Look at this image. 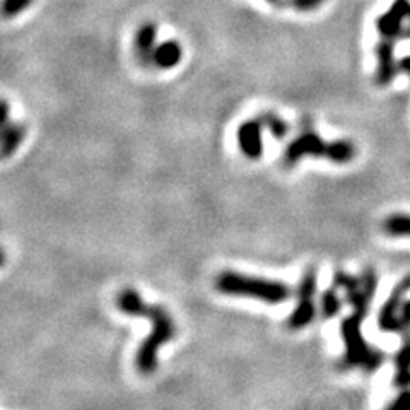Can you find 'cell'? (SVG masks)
Wrapping results in <instances>:
<instances>
[{"label": "cell", "instance_id": "obj_4", "mask_svg": "<svg viewBox=\"0 0 410 410\" xmlns=\"http://www.w3.org/2000/svg\"><path fill=\"white\" fill-rule=\"evenodd\" d=\"M332 285L345 294V303L350 306V313L362 320L367 318L378 290V273L373 267H366L359 275L337 270L333 273Z\"/></svg>", "mask_w": 410, "mask_h": 410}, {"label": "cell", "instance_id": "obj_21", "mask_svg": "<svg viewBox=\"0 0 410 410\" xmlns=\"http://www.w3.org/2000/svg\"><path fill=\"white\" fill-rule=\"evenodd\" d=\"M393 366H395V369H407V367H410V330L404 333L401 345L393 356Z\"/></svg>", "mask_w": 410, "mask_h": 410}, {"label": "cell", "instance_id": "obj_9", "mask_svg": "<svg viewBox=\"0 0 410 410\" xmlns=\"http://www.w3.org/2000/svg\"><path fill=\"white\" fill-rule=\"evenodd\" d=\"M157 26L152 21H145L137 28L134 36V51L135 58L140 65H152V55L157 46Z\"/></svg>", "mask_w": 410, "mask_h": 410}, {"label": "cell", "instance_id": "obj_27", "mask_svg": "<svg viewBox=\"0 0 410 410\" xmlns=\"http://www.w3.org/2000/svg\"><path fill=\"white\" fill-rule=\"evenodd\" d=\"M9 115H11V106L6 100H0V132L9 123Z\"/></svg>", "mask_w": 410, "mask_h": 410}, {"label": "cell", "instance_id": "obj_3", "mask_svg": "<svg viewBox=\"0 0 410 410\" xmlns=\"http://www.w3.org/2000/svg\"><path fill=\"white\" fill-rule=\"evenodd\" d=\"M139 316H145L152 325L149 337L142 342L135 356V367L140 374H152L157 369V352L177 335V323L168 310L157 305H144Z\"/></svg>", "mask_w": 410, "mask_h": 410}, {"label": "cell", "instance_id": "obj_14", "mask_svg": "<svg viewBox=\"0 0 410 410\" xmlns=\"http://www.w3.org/2000/svg\"><path fill=\"white\" fill-rule=\"evenodd\" d=\"M382 231L388 238H410V214L393 212L382 222Z\"/></svg>", "mask_w": 410, "mask_h": 410}, {"label": "cell", "instance_id": "obj_19", "mask_svg": "<svg viewBox=\"0 0 410 410\" xmlns=\"http://www.w3.org/2000/svg\"><path fill=\"white\" fill-rule=\"evenodd\" d=\"M318 294V270L315 267L308 268L298 282V288L294 290L296 299H316Z\"/></svg>", "mask_w": 410, "mask_h": 410}, {"label": "cell", "instance_id": "obj_10", "mask_svg": "<svg viewBox=\"0 0 410 410\" xmlns=\"http://www.w3.org/2000/svg\"><path fill=\"white\" fill-rule=\"evenodd\" d=\"M318 315L320 311L316 299H296V305H294L293 311L285 320V327L290 332L305 330L306 327H310L315 322Z\"/></svg>", "mask_w": 410, "mask_h": 410}, {"label": "cell", "instance_id": "obj_6", "mask_svg": "<svg viewBox=\"0 0 410 410\" xmlns=\"http://www.w3.org/2000/svg\"><path fill=\"white\" fill-rule=\"evenodd\" d=\"M410 293V273L405 275L399 284L393 288L390 296L379 308L378 316H376V325L378 330L383 333H401L404 335V328L400 322V308L401 303L405 301L407 294Z\"/></svg>", "mask_w": 410, "mask_h": 410}, {"label": "cell", "instance_id": "obj_2", "mask_svg": "<svg viewBox=\"0 0 410 410\" xmlns=\"http://www.w3.org/2000/svg\"><path fill=\"white\" fill-rule=\"evenodd\" d=\"M364 320L350 313L340 322V337L344 344V354L339 361L340 371L359 369L366 374H374L383 366L387 354L366 340L362 333Z\"/></svg>", "mask_w": 410, "mask_h": 410}, {"label": "cell", "instance_id": "obj_5", "mask_svg": "<svg viewBox=\"0 0 410 410\" xmlns=\"http://www.w3.org/2000/svg\"><path fill=\"white\" fill-rule=\"evenodd\" d=\"M328 142H325L322 135L315 130H305L288 144L284 154H282V164L284 168H294L299 161L306 157H323L327 159Z\"/></svg>", "mask_w": 410, "mask_h": 410}, {"label": "cell", "instance_id": "obj_28", "mask_svg": "<svg viewBox=\"0 0 410 410\" xmlns=\"http://www.w3.org/2000/svg\"><path fill=\"white\" fill-rule=\"evenodd\" d=\"M399 70L410 77V55H405V57L399 58Z\"/></svg>", "mask_w": 410, "mask_h": 410}, {"label": "cell", "instance_id": "obj_22", "mask_svg": "<svg viewBox=\"0 0 410 410\" xmlns=\"http://www.w3.org/2000/svg\"><path fill=\"white\" fill-rule=\"evenodd\" d=\"M383 410H410V388L409 390H400L399 395L390 404L384 405Z\"/></svg>", "mask_w": 410, "mask_h": 410}, {"label": "cell", "instance_id": "obj_17", "mask_svg": "<svg viewBox=\"0 0 410 410\" xmlns=\"http://www.w3.org/2000/svg\"><path fill=\"white\" fill-rule=\"evenodd\" d=\"M144 305L145 301L142 299V296L132 288L123 289L117 298L118 310L122 311V313H125L127 316H139Z\"/></svg>", "mask_w": 410, "mask_h": 410}, {"label": "cell", "instance_id": "obj_13", "mask_svg": "<svg viewBox=\"0 0 410 410\" xmlns=\"http://www.w3.org/2000/svg\"><path fill=\"white\" fill-rule=\"evenodd\" d=\"M26 137V127L23 123H7L0 132V159H9L14 156Z\"/></svg>", "mask_w": 410, "mask_h": 410}, {"label": "cell", "instance_id": "obj_26", "mask_svg": "<svg viewBox=\"0 0 410 410\" xmlns=\"http://www.w3.org/2000/svg\"><path fill=\"white\" fill-rule=\"evenodd\" d=\"M400 322L401 328H404V333L410 330V299L405 298V301L401 303L400 308Z\"/></svg>", "mask_w": 410, "mask_h": 410}, {"label": "cell", "instance_id": "obj_12", "mask_svg": "<svg viewBox=\"0 0 410 410\" xmlns=\"http://www.w3.org/2000/svg\"><path fill=\"white\" fill-rule=\"evenodd\" d=\"M404 21L405 19H401L399 14H395V12L388 9L387 12H383V14L376 19V31H378L382 40L396 43L399 40H404Z\"/></svg>", "mask_w": 410, "mask_h": 410}, {"label": "cell", "instance_id": "obj_25", "mask_svg": "<svg viewBox=\"0 0 410 410\" xmlns=\"http://www.w3.org/2000/svg\"><path fill=\"white\" fill-rule=\"evenodd\" d=\"M390 11L399 14L401 19H409L410 14V0H393Z\"/></svg>", "mask_w": 410, "mask_h": 410}, {"label": "cell", "instance_id": "obj_24", "mask_svg": "<svg viewBox=\"0 0 410 410\" xmlns=\"http://www.w3.org/2000/svg\"><path fill=\"white\" fill-rule=\"evenodd\" d=\"M391 384L399 390H409L410 388V367L407 369H395L391 378Z\"/></svg>", "mask_w": 410, "mask_h": 410}, {"label": "cell", "instance_id": "obj_30", "mask_svg": "<svg viewBox=\"0 0 410 410\" xmlns=\"http://www.w3.org/2000/svg\"><path fill=\"white\" fill-rule=\"evenodd\" d=\"M4 265H6V251H4L2 248H0V268H2Z\"/></svg>", "mask_w": 410, "mask_h": 410}, {"label": "cell", "instance_id": "obj_16", "mask_svg": "<svg viewBox=\"0 0 410 410\" xmlns=\"http://www.w3.org/2000/svg\"><path fill=\"white\" fill-rule=\"evenodd\" d=\"M357 156L356 145L349 139H337L328 142L327 159L335 162V164H349Z\"/></svg>", "mask_w": 410, "mask_h": 410}, {"label": "cell", "instance_id": "obj_8", "mask_svg": "<svg viewBox=\"0 0 410 410\" xmlns=\"http://www.w3.org/2000/svg\"><path fill=\"white\" fill-rule=\"evenodd\" d=\"M399 72V60L395 58V41L382 40L376 45V84L379 88H388Z\"/></svg>", "mask_w": 410, "mask_h": 410}, {"label": "cell", "instance_id": "obj_7", "mask_svg": "<svg viewBox=\"0 0 410 410\" xmlns=\"http://www.w3.org/2000/svg\"><path fill=\"white\" fill-rule=\"evenodd\" d=\"M263 125L258 118L245 120L238 127V147L243 156L250 161H258L263 157Z\"/></svg>", "mask_w": 410, "mask_h": 410}, {"label": "cell", "instance_id": "obj_29", "mask_svg": "<svg viewBox=\"0 0 410 410\" xmlns=\"http://www.w3.org/2000/svg\"><path fill=\"white\" fill-rule=\"evenodd\" d=\"M267 2L272 4V6H277V7L285 6V0H267Z\"/></svg>", "mask_w": 410, "mask_h": 410}, {"label": "cell", "instance_id": "obj_31", "mask_svg": "<svg viewBox=\"0 0 410 410\" xmlns=\"http://www.w3.org/2000/svg\"><path fill=\"white\" fill-rule=\"evenodd\" d=\"M409 23H410V14H409ZM404 38H410V26H409V28H405Z\"/></svg>", "mask_w": 410, "mask_h": 410}, {"label": "cell", "instance_id": "obj_1", "mask_svg": "<svg viewBox=\"0 0 410 410\" xmlns=\"http://www.w3.org/2000/svg\"><path fill=\"white\" fill-rule=\"evenodd\" d=\"M217 293L231 298H250L270 306L284 305L294 296L289 284L267 277L248 275L236 270H224L214 280Z\"/></svg>", "mask_w": 410, "mask_h": 410}, {"label": "cell", "instance_id": "obj_23", "mask_svg": "<svg viewBox=\"0 0 410 410\" xmlns=\"http://www.w3.org/2000/svg\"><path fill=\"white\" fill-rule=\"evenodd\" d=\"M325 0H285V6L296 9L299 12H310L318 9Z\"/></svg>", "mask_w": 410, "mask_h": 410}, {"label": "cell", "instance_id": "obj_15", "mask_svg": "<svg viewBox=\"0 0 410 410\" xmlns=\"http://www.w3.org/2000/svg\"><path fill=\"white\" fill-rule=\"evenodd\" d=\"M342 308H344V301H342L339 289L335 285L325 289L320 296L318 301V311L323 320H333L340 315Z\"/></svg>", "mask_w": 410, "mask_h": 410}, {"label": "cell", "instance_id": "obj_20", "mask_svg": "<svg viewBox=\"0 0 410 410\" xmlns=\"http://www.w3.org/2000/svg\"><path fill=\"white\" fill-rule=\"evenodd\" d=\"M34 0H0V17L2 19H14L33 6Z\"/></svg>", "mask_w": 410, "mask_h": 410}, {"label": "cell", "instance_id": "obj_11", "mask_svg": "<svg viewBox=\"0 0 410 410\" xmlns=\"http://www.w3.org/2000/svg\"><path fill=\"white\" fill-rule=\"evenodd\" d=\"M183 48L177 40H166L159 43L154 50L152 55V65L162 68V70H169L182 63Z\"/></svg>", "mask_w": 410, "mask_h": 410}, {"label": "cell", "instance_id": "obj_18", "mask_svg": "<svg viewBox=\"0 0 410 410\" xmlns=\"http://www.w3.org/2000/svg\"><path fill=\"white\" fill-rule=\"evenodd\" d=\"M258 120L262 122L265 130H267L270 135H273V139L284 140L285 137H288L290 130L289 123L277 113H273V111H263V113H260Z\"/></svg>", "mask_w": 410, "mask_h": 410}]
</instances>
